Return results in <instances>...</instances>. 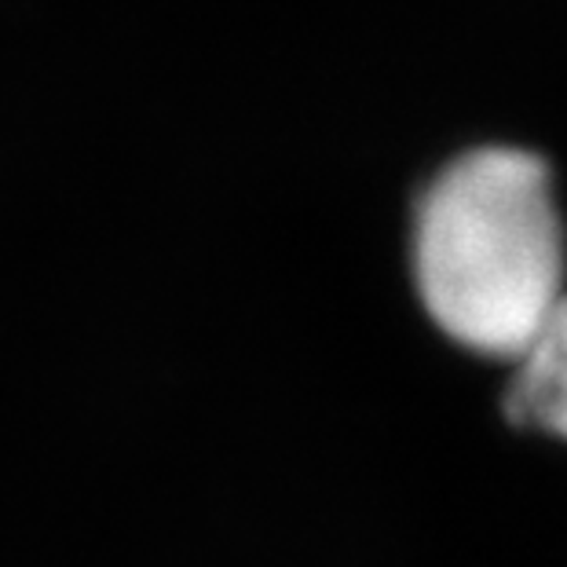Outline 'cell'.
I'll return each instance as SVG.
<instances>
[{"instance_id":"6da1fadb","label":"cell","mask_w":567,"mask_h":567,"mask_svg":"<svg viewBox=\"0 0 567 567\" xmlns=\"http://www.w3.org/2000/svg\"><path fill=\"white\" fill-rule=\"evenodd\" d=\"M564 257L549 165L538 154L468 151L417 198V297L451 341L484 355H524L564 293Z\"/></svg>"},{"instance_id":"7a4b0ae2","label":"cell","mask_w":567,"mask_h":567,"mask_svg":"<svg viewBox=\"0 0 567 567\" xmlns=\"http://www.w3.org/2000/svg\"><path fill=\"white\" fill-rule=\"evenodd\" d=\"M505 410L516 425L567 440V293H560L535 341L524 348Z\"/></svg>"}]
</instances>
